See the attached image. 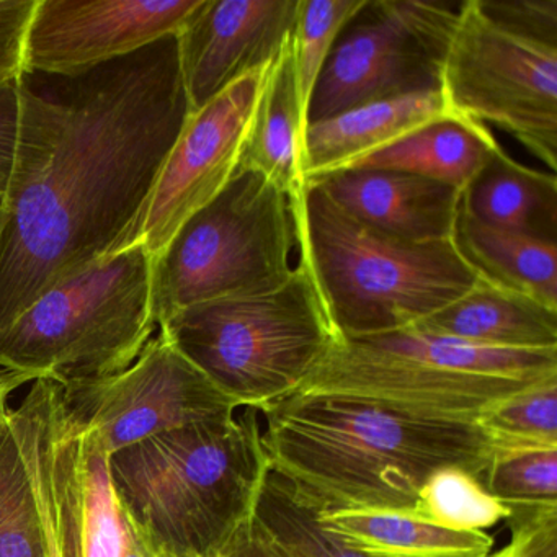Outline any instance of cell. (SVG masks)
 <instances>
[{
	"mask_svg": "<svg viewBox=\"0 0 557 557\" xmlns=\"http://www.w3.org/2000/svg\"><path fill=\"white\" fill-rule=\"evenodd\" d=\"M363 2L364 0H299L292 47L299 100L306 120L312 92L327 63L329 54L342 28Z\"/></svg>",
	"mask_w": 557,
	"mask_h": 557,
	"instance_id": "cell-29",
	"label": "cell"
},
{
	"mask_svg": "<svg viewBox=\"0 0 557 557\" xmlns=\"http://www.w3.org/2000/svg\"><path fill=\"white\" fill-rule=\"evenodd\" d=\"M550 377H557V350H500L409 327L338 338L296 393L475 423L495 404Z\"/></svg>",
	"mask_w": 557,
	"mask_h": 557,
	"instance_id": "cell-5",
	"label": "cell"
},
{
	"mask_svg": "<svg viewBox=\"0 0 557 557\" xmlns=\"http://www.w3.org/2000/svg\"><path fill=\"white\" fill-rule=\"evenodd\" d=\"M273 471L325 511H413L440 469L478 475L492 443L474 422L335 394L295 393L260 410Z\"/></svg>",
	"mask_w": 557,
	"mask_h": 557,
	"instance_id": "cell-2",
	"label": "cell"
},
{
	"mask_svg": "<svg viewBox=\"0 0 557 557\" xmlns=\"http://www.w3.org/2000/svg\"><path fill=\"white\" fill-rule=\"evenodd\" d=\"M478 4L502 27L557 47V0H478Z\"/></svg>",
	"mask_w": 557,
	"mask_h": 557,
	"instance_id": "cell-31",
	"label": "cell"
},
{
	"mask_svg": "<svg viewBox=\"0 0 557 557\" xmlns=\"http://www.w3.org/2000/svg\"><path fill=\"white\" fill-rule=\"evenodd\" d=\"M481 481L507 507H557V448H494Z\"/></svg>",
	"mask_w": 557,
	"mask_h": 557,
	"instance_id": "cell-27",
	"label": "cell"
},
{
	"mask_svg": "<svg viewBox=\"0 0 557 557\" xmlns=\"http://www.w3.org/2000/svg\"><path fill=\"white\" fill-rule=\"evenodd\" d=\"M220 557H293L256 517L247 520L230 541Z\"/></svg>",
	"mask_w": 557,
	"mask_h": 557,
	"instance_id": "cell-34",
	"label": "cell"
},
{
	"mask_svg": "<svg viewBox=\"0 0 557 557\" xmlns=\"http://www.w3.org/2000/svg\"><path fill=\"white\" fill-rule=\"evenodd\" d=\"M413 329L500 350H557V309L481 276Z\"/></svg>",
	"mask_w": 557,
	"mask_h": 557,
	"instance_id": "cell-18",
	"label": "cell"
},
{
	"mask_svg": "<svg viewBox=\"0 0 557 557\" xmlns=\"http://www.w3.org/2000/svg\"><path fill=\"white\" fill-rule=\"evenodd\" d=\"M448 113L442 90L364 103L322 122L309 123L302 138L306 184L354 168L430 120Z\"/></svg>",
	"mask_w": 557,
	"mask_h": 557,
	"instance_id": "cell-17",
	"label": "cell"
},
{
	"mask_svg": "<svg viewBox=\"0 0 557 557\" xmlns=\"http://www.w3.org/2000/svg\"><path fill=\"white\" fill-rule=\"evenodd\" d=\"M412 513L448 530L485 531L507 521L511 508L492 497L478 475L446 468L420 488Z\"/></svg>",
	"mask_w": 557,
	"mask_h": 557,
	"instance_id": "cell-26",
	"label": "cell"
},
{
	"mask_svg": "<svg viewBox=\"0 0 557 557\" xmlns=\"http://www.w3.org/2000/svg\"><path fill=\"white\" fill-rule=\"evenodd\" d=\"M37 0H0V81L24 73V45Z\"/></svg>",
	"mask_w": 557,
	"mask_h": 557,
	"instance_id": "cell-32",
	"label": "cell"
},
{
	"mask_svg": "<svg viewBox=\"0 0 557 557\" xmlns=\"http://www.w3.org/2000/svg\"><path fill=\"white\" fill-rule=\"evenodd\" d=\"M309 184L368 226L417 243L453 239L461 207L459 188L387 169H345Z\"/></svg>",
	"mask_w": 557,
	"mask_h": 557,
	"instance_id": "cell-16",
	"label": "cell"
},
{
	"mask_svg": "<svg viewBox=\"0 0 557 557\" xmlns=\"http://www.w3.org/2000/svg\"><path fill=\"white\" fill-rule=\"evenodd\" d=\"M494 448H557V377L533 384L475 420Z\"/></svg>",
	"mask_w": 557,
	"mask_h": 557,
	"instance_id": "cell-28",
	"label": "cell"
},
{
	"mask_svg": "<svg viewBox=\"0 0 557 557\" xmlns=\"http://www.w3.org/2000/svg\"><path fill=\"white\" fill-rule=\"evenodd\" d=\"M256 520L293 557H364L319 523V507L288 479L270 468L256 508Z\"/></svg>",
	"mask_w": 557,
	"mask_h": 557,
	"instance_id": "cell-24",
	"label": "cell"
},
{
	"mask_svg": "<svg viewBox=\"0 0 557 557\" xmlns=\"http://www.w3.org/2000/svg\"><path fill=\"white\" fill-rule=\"evenodd\" d=\"M152 262L135 243L48 289L0 329V368L61 386L122 373L159 329Z\"/></svg>",
	"mask_w": 557,
	"mask_h": 557,
	"instance_id": "cell-7",
	"label": "cell"
},
{
	"mask_svg": "<svg viewBox=\"0 0 557 557\" xmlns=\"http://www.w3.org/2000/svg\"><path fill=\"white\" fill-rule=\"evenodd\" d=\"M270 468L256 409L169 430L110 456L120 511L151 557H220L252 518Z\"/></svg>",
	"mask_w": 557,
	"mask_h": 557,
	"instance_id": "cell-3",
	"label": "cell"
},
{
	"mask_svg": "<svg viewBox=\"0 0 557 557\" xmlns=\"http://www.w3.org/2000/svg\"><path fill=\"white\" fill-rule=\"evenodd\" d=\"M306 260L338 338L413 327L478 282L455 240L400 239L348 214L321 187L296 197Z\"/></svg>",
	"mask_w": 557,
	"mask_h": 557,
	"instance_id": "cell-4",
	"label": "cell"
},
{
	"mask_svg": "<svg viewBox=\"0 0 557 557\" xmlns=\"http://www.w3.org/2000/svg\"><path fill=\"white\" fill-rule=\"evenodd\" d=\"M159 331L237 409L259 412L299 391L338 341L299 253L276 288L190 306Z\"/></svg>",
	"mask_w": 557,
	"mask_h": 557,
	"instance_id": "cell-6",
	"label": "cell"
},
{
	"mask_svg": "<svg viewBox=\"0 0 557 557\" xmlns=\"http://www.w3.org/2000/svg\"><path fill=\"white\" fill-rule=\"evenodd\" d=\"M298 250L296 197L239 168L152 262L158 324L190 306L276 288L295 270Z\"/></svg>",
	"mask_w": 557,
	"mask_h": 557,
	"instance_id": "cell-8",
	"label": "cell"
},
{
	"mask_svg": "<svg viewBox=\"0 0 557 557\" xmlns=\"http://www.w3.org/2000/svg\"><path fill=\"white\" fill-rule=\"evenodd\" d=\"M201 0H37L24 73L77 76L177 35Z\"/></svg>",
	"mask_w": 557,
	"mask_h": 557,
	"instance_id": "cell-14",
	"label": "cell"
},
{
	"mask_svg": "<svg viewBox=\"0 0 557 557\" xmlns=\"http://www.w3.org/2000/svg\"><path fill=\"white\" fill-rule=\"evenodd\" d=\"M63 403L71 419L100 436L110 456L239 410L159 329L122 373L63 386Z\"/></svg>",
	"mask_w": 557,
	"mask_h": 557,
	"instance_id": "cell-12",
	"label": "cell"
},
{
	"mask_svg": "<svg viewBox=\"0 0 557 557\" xmlns=\"http://www.w3.org/2000/svg\"><path fill=\"white\" fill-rule=\"evenodd\" d=\"M306 126L308 120L299 100L289 38L270 64L244 145L240 168L259 172L285 194L298 197L306 187L302 175Z\"/></svg>",
	"mask_w": 557,
	"mask_h": 557,
	"instance_id": "cell-19",
	"label": "cell"
},
{
	"mask_svg": "<svg viewBox=\"0 0 557 557\" xmlns=\"http://www.w3.org/2000/svg\"><path fill=\"white\" fill-rule=\"evenodd\" d=\"M18 126V79L0 81V195L8 185L14 161Z\"/></svg>",
	"mask_w": 557,
	"mask_h": 557,
	"instance_id": "cell-33",
	"label": "cell"
},
{
	"mask_svg": "<svg viewBox=\"0 0 557 557\" xmlns=\"http://www.w3.org/2000/svg\"><path fill=\"white\" fill-rule=\"evenodd\" d=\"M40 515L47 557H120L126 520L110 455L94 430L71 419L57 381L32 383L9 410Z\"/></svg>",
	"mask_w": 557,
	"mask_h": 557,
	"instance_id": "cell-9",
	"label": "cell"
},
{
	"mask_svg": "<svg viewBox=\"0 0 557 557\" xmlns=\"http://www.w3.org/2000/svg\"><path fill=\"white\" fill-rule=\"evenodd\" d=\"M190 115L177 35L77 76L21 74L0 195V329L125 249Z\"/></svg>",
	"mask_w": 557,
	"mask_h": 557,
	"instance_id": "cell-1",
	"label": "cell"
},
{
	"mask_svg": "<svg viewBox=\"0 0 557 557\" xmlns=\"http://www.w3.org/2000/svg\"><path fill=\"white\" fill-rule=\"evenodd\" d=\"M270 64L188 116L126 247L143 243L156 259L177 231L227 187L239 171Z\"/></svg>",
	"mask_w": 557,
	"mask_h": 557,
	"instance_id": "cell-13",
	"label": "cell"
},
{
	"mask_svg": "<svg viewBox=\"0 0 557 557\" xmlns=\"http://www.w3.org/2000/svg\"><path fill=\"white\" fill-rule=\"evenodd\" d=\"M459 9L461 2L364 0L329 54L308 125L364 103L442 90Z\"/></svg>",
	"mask_w": 557,
	"mask_h": 557,
	"instance_id": "cell-11",
	"label": "cell"
},
{
	"mask_svg": "<svg viewBox=\"0 0 557 557\" xmlns=\"http://www.w3.org/2000/svg\"><path fill=\"white\" fill-rule=\"evenodd\" d=\"M27 383H30V380L24 374L0 368V420L4 419L11 409L9 397Z\"/></svg>",
	"mask_w": 557,
	"mask_h": 557,
	"instance_id": "cell-35",
	"label": "cell"
},
{
	"mask_svg": "<svg viewBox=\"0 0 557 557\" xmlns=\"http://www.w3.org/2000/svg\"><path fill=\"white\" fill-rule=\"evenodd\" d=\"M510 541L488 557H557V507L511 508Z\"/></svg>",
	"mask_w": 557,
	"mask_h": 557,
	"instance_id": "cell-30",
	"label": "cell"
},
{
	"mask_svg": "<svg viewBox=\"0 0 557 557\" xmlns=\"http://www.w3.org/2000/svg\"><path fill=\"white\" fill-rule=\"evenodd\" d=\"M319 523L364 557H488L495 543L487 531L448 530L412 511L319 507Z\"/></svg>",
	"mask_w": 557,
	"mask_h": 557,
	"instance_id": "cell-21",
	"label": "cell"
},
{
	"mask_svg": "<svg viewBox=\"0 0 557 557\" xmlns=\"http://www.w3.org/2000/svg\"><path fill=\"white\" fill-rule=\"evenodd\" d=\"M453 240L481 278L557 309V243L485 226L461 207Z\"/></svg>",
	"mask_w": 557,
	"mask_h": 557,
	"instance_id": "cell-23",
	"label": "cell"
},
{
	"mask_svg": "<svg viewBox=\"0 0 557 557\" xmlns=\"http://www.w3.org/2000/svg\"><path fill=\"white\" fill-rule=\"evenodd\" d=\"M120 557H151L146 553L143 544L139 543L138 537L133 533L129 524L126 523L125 537H123L122 556Z\"/></svg>",
	"mask_w": 557,
	"mask_h": 557,
	"instance_id": "cell-36",
	"label": "cell"
},
{
	"mask_svg": "<svg viewBox=\"0 0 557 557\" xmlns=\"http://www.w3.org/2000/svg\"><path fill=\"white\" fill-rule=\"evenodd\" d=\"M461 210L485 226L557 243V181L497 149L466 185Z\"/></svg>",
	"mask_w": 557,
	"mask_h": 557,
	"instance_id": "cell-20",
	"label": "cell"
},
{
	"mask_svg": "<svg viewBox=\"0 0 557 557\" xmlns=\"http://www.w3.org/2000/svg\"><path fill=\"white\" fill-rule=\"evenodd\" d=\"M0 557H47L37 502L9 412L0 420Z\"/></svg>",
	"mask_w": 557,
	"mask_h": 557,
	"instance_id": "cell-25",
	"label": "cell"
},
{
	"mask_svg": "<svg viewBox=\"0 0 557 557\" xmlns=\"http://www.w3.org/2000/svg\"><path fill=\"white\" fill-rule=\"evenodd\" d=\"M298 9L299 0H201L177 34L191 113L272 63L292 38Z\"/></svg>",
	"mask_w": 557,
	"mask_h": 557,
	"instance_id": "cell-15",
	"label": "cell"
},
{
	"mask_svg": "<svg viewBox=\"0 0 557 557\" xmlns=\"http://www.w3.org/2000/svg\"><path fill=\"white\" fill-rule=\"evenodd\" d=\"M442 94L448 112L505 129L556 171L557 47L502 27L478 0H466L446 51Z\"/></svg>",
	"mask_w": 557,
	"mask_h": 557,
	"instance_id": "cell-10",
	"label": "cell"
},
{
	"mask_svg": "<svg viewBox=\"0 0 557 557\" xmlns=\"http://www.w3.org/2000/svg\"><path fill=\"white\" fill-rule=\"evenodd\" d=\"M500 148L487 126L448 112L430 120L354 168L406 172L462 191L479 169Z\"/></svg>",
	"mask_w": 557,
	"mask_h": 557,
	"instance_id": "cell-22",
	"label": "cell"
}]
</instances>
